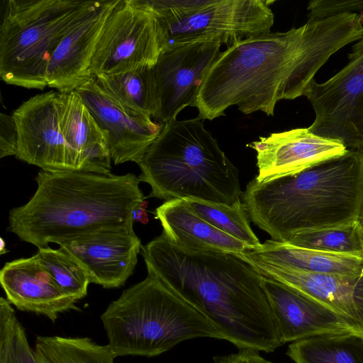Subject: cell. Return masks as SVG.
Instances as JSON below:
<instances>
[{
	"mask_svg": "<svg viewBox=\"0 0 363 363\" xmlns=\"http://www.w3.org/2000/svg\"><path fill=\"white\" fill-rule=\"evenodd\" d=\"M86 270L91 283L122 286L133 274L141 241L133 227L101 230L60 243Z\"/></svg>",
	"mask_w": 363,
	"mask_h": 363,
	"instance_id": "5bb4252c",
	"label": "cell"
},
{
	"mask_svg": "<svg viewBox=\"0 0 363 363\" xmlns=\"http://www.w3.org/2000/svg\"><path fill=\"white\" fill-rule=\"evenodd\" d=\"M0 26V76L8 84L43 90L62 38L94 1L8 0Z\"/></svg>",
	"mask_w": 363,
	"mask_h": 363,
	"instance_id": "52a82bcc",
	"label": "cell"
},
{
	"mask_svg": "<svg viewBox=\"0 0 363 363\" xmlns=\"http://www.w3.org/2000/svg\"><path fill=\"white\" fill-rule=\"evenodd\" d=\"M0 283L11 305L53 323L61 313L79 310L78 301L60 288L37 254L6 262L0 272Z\"/></svg>",
	"mask_w": 363,
	"mask_h": 363,
	"instance_id": "d6986e66",
	"label": "cell"
},
{
	"mask_svg": "<svg viewBox=\"0 0 363 363\" xmlns=\"http://www.w3.org/2000/svg\"><path fill=\"white\" fill-rule=\"evenodd\" d=\"M213 363H272L271 361L264 358L259 352L240 349L236 353L230 354L215 356Z\"/></svg>",
	"mask_w": 363,
	"mask_h": 363,
	"instance_id": "1f68e13d",
	"label": "cell"
},
{
	"mask_svg": "<svg viewBox=\"0 0 363 363\" xmlns=\"http://www.w3.org/2000/svg\"><path fill=\"white\" fill-rule=\"evenodd\" d=\"M138 164L149 197L232 206L242 196L238 169L198 117L165 123Z\"/></svg>",
	"mask_w": 363,
	"mask_h": 363,
	"instance_id": "5b68a950",
	"label": "cell"
},
{
	"mask_svg": "<svg viewBox=\"0 0 363 363\" xmlns=\"http://www.w3.org/2000/svg\"><path fill=\"white\" fill-rule=\"evenodd\" d=\"M165 48L158 16L147 0H118L91 58V76L154 67Z\"/></svg>",
	"mask_w": 363,
	"mask_h": 363,
	"instance_id": "9c48e42d",
	"label": "cell"
},
{
	"mask_svg": "<svg viewBox=\"0 0 363 363\" xmlns=\"http://www.w3.org/2000/svg\"><path fill=\"white\" fill-rule=\"evenodd\" d=\"M147 1L158 16L165 48L205 39H218L229 47L270 32L274 24L270 1Z\"/></svg>",
	"mask_w": 363,
	"mask_h": 363,
	"instance_id": "ba28073f",
	"label": "cell"
},
{
	"mask_svg": "<svg viewBox=\"0 0 363 363\" xmlns=\"http://www.w3.org/2000/svg\"><path fill=\"white\" fill-rule=\"evenodd\" d=\"M60 288L79 301L87 294L91 283L84 267L64 248L49 247L38 249L37 253Z\"/></svg>",
	"mask_w": 363,
	"mask_h": 363,
	"instance_id": "83f0119b",
	"label": "cell"
},
{
	"mask_svg": "<svg viewBox=\"0 0 363 363\" xmlns=\"http://www.w3.org/2000/svg\"><path fill=\"white\" fill-rule=\"evenodd\" d=\"M294 363H363V337L324 334L291 342L286 352Z\"/></svg>",
	"mask_w": 363,
	"mask_h": 363,
	"instance_id": "cb8c5ba5",
	"label": "cell"
},
{
	"mask_svg": "<svg viewBox=\"0 0 363 363\" xmlns=\"http://www.w3.org/2000/svg\"><path fill=\"white\" fill-rule=\"evenodd\" d=\"M118 0L94 1L55 50L47 69L48 86L75 91L92 77L89 67L106 20Z\"/></svg>",
	"mask_w": 363,
	"mask_h": 363,
	"instance_id": "e0dca14e",
	"label": "cell"
},
{
	"mask_svg": "<svg viewBox=\"0 0 363 363\" xmlns=\"http://www.w3.org/2000/svg\"><path fill=\"white\" fill-rule=\"evenodd\" d=\"M0 363H40L11 304L0 298Z\"/></svg>",
	"mask_w": 363,
	"mask_h": 363,
	"instance_id": "f1b7e54d",
	"label": "cell"
},
{
	"mask_svg": "<svg viewBox=\"0 0 363 363\" xmlns=\"http://www.w3.org/2000/svg\"><path fill=\"white\" fill-rule=\"evenodd\" d=\"M0 252L1 254L6 253V242L3 238L0 239Z\"/></svg>",
	"mask_w": 363,
	"mask_h": 363,
	"instance_id": "836d02e7",
	"label": "cell"
},
{
	"mask_svg": "<svg viewBox=\"0 0 363 363\" xmlns=\"http://www.w3.org/2000/svg\"><path fill=\"white\" fill-rule=\"evenodd\" d=\"M262 284L283 345L324 334L363 337L355 323L293 289L264 276Z\"/></svg>",
	"mask_w": 363,
	"mask_h": 363,
	"instance_id": "2e32d148",
	"label": "cell"
},
{
	"mask_svg": "<svg viewBox=\"0 0 363 363\" xmlns=\"http://www.w3.org/2000/svg\"><path fill=\"white\" fill-rule=\"evenodd\" d=\"M242 196L250 220L276 242L360 222L362 154L347 151L295 174L264 182L254 179Z\"/></svg>",
	"mask_w": 363,
	"mask_h": 363,
	"instance_id": "277c9868",
	"label": "cell"
},
{
	"mask_svg": "<svg viewBox=\"0 0 363 363\" xmlns=\"http://www.w3.org/2000/svg\"><path fill=\"white\" fill-rule=\"evenodd\" d=\"M101 319L116 357H152L194 338L223 340L205 316L149 274L112 301Z\"/></svg>",
	"mask_w": 363,
	"mask_h": 363,
	"instance_id": "8992f818",
	"label": "cell"
},
{
	"mask_svg": "<svg viewBox=\"0 0 363 363\" xmlns=\"http://www.w3.org/2000/svg\"><path fill=\"white\" fill-rule=\"evenodd\" d=\"M37 189L10 211L8 230L39 248L101 230L133 227L144 201L138 177L80 171L40 170Z\"/></svg>",
	"mask_w": 363,
	"mask_h": 363,
	"instance_id": "3957f363",
	"label": "cell"
},
{
	"mask_svg": "<svg viewBox=\"0 0 363 363\" xmlns=\"http://www.w3.org/2000/svg\"><path fill=\"white\" fill-rule=\"evenodd\" d=\"M186 200L198 216L215 228L249 245L252 250L261 247L262 243L250 225L245 204L241 201L229 206Z\"/></svg>",
	"mask_w": 363,
	"mask_h": 363,
	"instance_id": "4316f807",
	"label": "cell"
},
{
	"mask_svg": "<svg viewBox=\"0 0 363 363\" xmlns=\"http://www.w3.org/2000/svg\"><path fill=\"white\" fill-rule=\"evenodd\" d=\"M347 64L323 83L312 80L304 96L315 120L314 134L342 143L348 151L363 152V38L348 55Z\"/></svg>",
	"mask_w": 363,
	"mask_h": 363,
	"instance_id": "30bf717a",
	"label": "cell"
},
{
	"mask_svg": "<svg viewBox=\"0 0 363 363\" xmlns=\"http://www.w3.org/2000/svg\"><path fill=\"white\" fill-rule=\"evenodd\" d=\"M18 133L13 115L0 114V157L16 155Z\"/></svg>",
	"mask_w": 363,
	"mask_h": 363,
	"instance_id": "4dcf8cb0",
	"label": "cell"
},
{
	"mask_svg": "<svg viewBox=\"0 0 363 363\" xmlns=\"http://www.w3.org/2000/svg\"><path fill=\"white\" fill-rule=\"evenodd\" d=\"M154 67L94 77L106 94L123 108L157 118L160 103Z\"/></svg>",
	"mask_w": 363,
	"mask_h": 363,
	"instance_id": "603a6c76",
	"label": "cell"
},
{
	"mask_svg": "<svg viewBox=\"0 0 363 363\" xmlns=\"http://www.w3.org/2000/svg\"><path fill=\"white\" fill-rule=\"evenodd\" d=\"M147 273L205 316L238 350L283 345L263 276L239 254L187 250L162 233L142 246Z\"/></svg>",
	"mask_w": 363,
	"mask_h": 363,
	"instance_id": "7a4b0ae2",
	"label": "cell"
},
{
	"mask_svg": "<svg viewBox=\"0 0 363 363\" xmlns=\"http://www.w3.org/2000/svg\"><path fill=\"white\" fill-rule=\"evenodd\" d=\"M247 146L257 152L258 182L297 174L348 151L340 141L317 135L308 128L274 133Z\"/></svg>",
	"mask_w": 363,
	"mask_h": 363,
	"instance_id": "9a60e30c",
	"label": "cell"
},
{
	"mask_svg": "<svg viewBox=\"0 0 363 363\" xmlns=\"http://www.w3.org/2000/svg\"><path fill=\"white\" fill-rule=\"evenodd\" d=\"M57 92L36 94L13 112L18 133L15 156L44 171H77L76 155L60 129Z\"/></svg>",
	"mask_w": 363,
	"mask_h": 363,
	"instance_id": "7c38bea8",
	"label": "cell"
},
{
	"mask_svg": "<svg viewBox=\"0 0 363 363\" xmlns=\"http://www.w3.org/2000/svg\"><path fill=\"white\" fill-rule=\"evenodd\" d=\"M308 20L350 13L363 16V0H313L308 3Z\"/></svg>",
	"mask_w": 363,
	"mask_h": 363,
	"instance_id": "f546056e",
	"label": "cell"
},
{
	"mask_svg": "<svg viewBox=\"0 0 363 363\" xmlns=\"http://www.w3.org/2000/svg\"><path fill=\"white\" fill-rule=\"evenodd\" d=\"M218 39H205L166 47L154 67L160 108L157 119L164 123L193 106L201 84L220 53Z\"/></svg>",
	"mask_w": 363,
	"mask_h": 363,
	"instance_id": "8fae6325",
	"label": "cell"
},
{
	"mask_svg": "<svg viewBox=\"0 0 363 363\" xmlns=\"http://www.w3.org/2000/svg\"><path fill=\"white\" fill-rule=\"evenodd\" d=\"M362 38L363 16L345 13L237 42L207 72L193 104L198 118L211 121L234 105L273 116L279 101L304 96L330 56Z\"/></svg>",
	"mask_w": 363,
	"mask_h": 363,
	"instance_id": "6da1fadb",
	"label": "cell"
},
{
	"mask_svg": "<svg viewBox=\"0 0 363 363\" xmlns=\"http://www.w3.org/2000/svg\"><path fill=\"white\" fill-rule=\"evenodd\" d=\"M148 202L143 201L138 207H137L133 213V219L134 221L146 224L148 222V216L146 211Z\"/></svg>",
	"mask_w": 363,
	"mask_h": 363,
	"instance_id": "d6a6232c",
	"label": "cell"
},
{
	"mask_svg": "<svg viewBox=\"0 0 363 363\" xmlns=\"http://www.w3.org/2000/svg\"><path fill=\"white\" fill-rule=\"evenodd\" d=\"M75 91L104 133L113 163L138 164L162 127L148 115L123 108L106 94L94 77Z\"/></svg>",
	"mask_w": 363,
	"mask_h": 363,
	"instance_id": "4fadbf2b",
	"label": "cell"
},
{
	"mask_svg": "<svg viewBox=\"0 0 363 363\" xmlns=\"http://www.w3.org/2000/svg\"><path fill=\"white\" fill-rule=\"evenodd\" d=\"M155 213L163 228L162 234L181 247L192 250H222L236 254L252 250L201 218L186 199L167 201L156 208Z\"/></svg>",
	"mask_w": 363,
	"mask_h": 363,
	"instance_id": "44dd1931",
	"label": "cell"
},
{
	"mask_svg": "<svg viewBox=\"0 0 363 363\" xmlns=\"http://www.w3.org/2000/svg\"><path fill=\"white\" fill-rule=\"evenodd\" d=\"M35 350L40 363H114L108 345L86 337L38 336Z\"/></svg>",
	"mask_w": 363,
	"mask_h": 363,
	"instance_id": "d4e9b609",
	"label": "cell"
},
{
	"mask_svg": "<svg viewBox=\"0 0 363 363\" xmlns=\"http://www.w3.org/2000/svg\"><path fill=\"white\" fill-rule=\"evenodd\" d=\"M242 257L262 276L349 318L363 331V270L357 277H347L303 271Z\"/></svg>",
	"mask_w": 363,
	"mask_h": 363,
	"instance_id": "ac0fdd59",
	"label": "cell"
},
{
	"mask_svg": "<svg viewBox=\"0 0 363 363\" xmlns=\"http://www.w3.org/2000/svg\"><path fill=\"white\" fill-rule=\"evenodd\" d=\"M57 108L62 133L76 155L77 171L111 174L105 135L77 91H58Z\"/></svg>",
	"mask_w": 363,
	"mask_h": 363,
	"instance_id": "ffe728a7",
	"label": "cell"
},
{
	"mask_svg": "<svg viewBox=\"0 0 363 363\" xmlns=\"http://www.w3.org/2000/svg\"><path fill=\"white\" fill-rule=\"evenodd\" d=\"M245 257L303 271L357 277L363 270V258L290 245L272 240L257 250L240 253Z\"/></svg>",
	"mask_w": 363,
	"mask_h": 363,
	"instance_id": "7402d4cb",
	"label": "cell"
},
{
	"mask_svg": "<svg viewBox=\"0 0 363 363\" xmlns=\"http://www.w3.org/2000/svg\"><path fill=\"white\" fill-rule=\"evenodd\" d=\"M283 242L299 247L363 258V227L360 222L340 228L298 233Z\"/></svg>",
	"mask_w": 363,
	"mask_h": 363,
	"instance_id": "484cf974",
	"label": "cell"
}]
</instances>
